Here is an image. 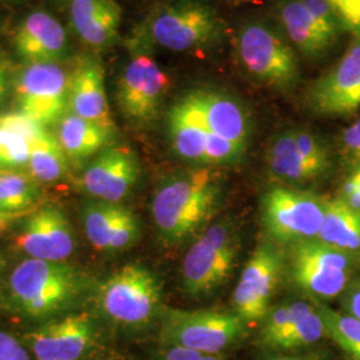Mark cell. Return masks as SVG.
I'll return each instance as SVG.
<instances>
[{"instance_id": "6da1fadb", "label": "cell", "mask_w": 360, "mask_h": 360, "mask_svg": "<svg viewBox=\"0 0 360 360\" xmlns=\"http://www.w3.org/2000/svg\"><path fill=\"white\" fill-rule=\"evenodd\" d=\"M221 196V181L211 168L175 174L155 191L153 218L167 245L190 239L214 217Z\"/></svg>"}, {"instance_id": "7a4b0ae2", "label": "cell", "mask_w": 360, "mask_h": 360, "mask_svg": "<svg viewBox=\"0 0 360 360\" xmlns=\"http://www.w3.org/2000/svg\"><path fill=\"white\" fill-rule=\"evenodd\" d=\"M80 290V275L62 262L28 259L10 278V294L19 311L44 318L68 304Z\"/></svg>"}, {"instance_id": "3957f363", "label": "cell", "mask_w": 360, "mask_h": 360, "mask_svg": "<svg viewBox=\"0 0 360 360\" xmlns=\"http://www.w3.org/2000/svg\"><path fill=\"white\" fill-rule=\"evenodd\" d=\"M247 323L235 311L165 309L160 335L168 346L219 354L239 342Z\"/></svg>"}, {"instance_id": "277c9868", "label": "cell", "mask_w": 360, "mask_h": 360, "mask_svg": "<svg viewBox=\"0 0 360 360\" xmlns=\"http://www.w3.org/2000/svg\"><path fill=\"white\" fill-rule=\"evenodd\" d=\"M239 248V236L230 221L221 220L207 229L181 263L186 294L199 297L214 292L230 278Z\"/></svg>"}, {"instance_id": "5b68a950", "label": "cell", "mask_w": 360, "mask_h": 360, "mask_svg": "<svg viewBox=\"0 0 360 360\" xmlns=\"http://www.w3.org/2000/svg\"><path fill=\"white\" fill-rule=\"evenodd\" d=\"M148 39L169 51H193L214 43L223 23L214 8L193 0L158 8L143 28Z\"/></svg>"}, {"instance_id": "8992f818", "label": "cell", "mask_w": 360, "mask_h": 360, "mask_svg": "<svg viewBox=\"0 0 360 360\" xmlns=\"http://www.w3.org/2000/svg\"><path fill=\"white\" fill-rule=\"evenodd\" d=\"M131 59L117 84V103L122 114L135 124L154 120L169 87V77L148 52L151 40L144 30L132 40Z\"/></svg>"}, {"instance_id": "52a82bcc", "label": "cell", "mask_w": 360, "mask_h": 360, "mask_svg": "<svg viewBox=\"0 0 360 360\" xmlns=\"http://www.w3.org/2000/svg\"><path fill=\"white\" fill-rule=\"evenodd\" d=\"M162 284L142 264L129 263L110 275L99 288V304L114 322L142 326L159 311Z\"/></svg>"}, {"instance_id": "ba28073f", "label": "cell", "mask_w": 360, "mask_h": 360, "mask_svg": "<svg viewBox=\"0 0 360 360\" xmlns=\"http://www.w3.org/2000/svg\"><path fill=\"white\" fill-rule=\"evenodd\" d=\"M324 203L318 195L288 187H274L262 200V219L271 238L284 245L318 239L324 220Z\"/></svg>"}, {"instance_id": "9c48e42d", "label": "cell", "mask_w": 360, "mask_h": 360, "mask_svg": "<svg viewBox=\"0 0 360 360\" xmlns=\"http://www.w3.org/2000/svg\"><path fill=\"white\" fill-rule=\"evenodd\" d=\"M238 53L252 77L276 90H291L299 79L295 52L269 27L259 23L243 27Z\"/></svg>"}, {"instance_id": "30bf717a", "label": "cell", "mask_w": 360, "mask_h": 360, "mask_svg": "<svg viewBox=\"0 0 360 360\" xmlns=\"http://www.w3.org/2000/svg\"><path fill=\"white\" fill-rule=\"evenodd\" d=\"M288 269L299 288L319 299H331L347 285L349 254L319 239L306 240L292 245Z\"/></svg>"}, {"instance_id": "8fae6325", "label": "cell", "mask_w": 360, "mask_h": 360, "mask_svg": "<svg viewBox=\"0 0 360 360\" xmlns=\"http://www.w3.org/2000/svg\"><path fill=\"white\" fill-rule=\"evenodd\" d=\"M13 90L19 111L44 127L67 114L70 79L60 65H27L15 77Z\"/></svg>"}, {"instance_id": "7c38bea8", "label": "cell", "mask_w": 360, "mask_h": 360, "mask_svg": "<svg viewBox=\"0 0 360 360\" xmlns=\"http://www.w3.org/2000/svg\"><path fill=\"white\" fill-rule=\"evenodd\" d=\"M284 269L283 255L270 243L257 245L245 264L232 295L233 311L245 323L269 314V304Z\"/></svg>"}, {"instance_id": "4fadbf2b", "label": "cell", "mask_w": 360, "mask_h": 360, "mask_svg": "<svg viewBox=\"0 0 360 360\" xmlns=\"http://www.w3.org/2000/svg\"><path fill=\"white\" fill-rule=\"evenodd\" d=\"M309 108L323 116H345L360 108V41L307 91Z\"/></svg>"}, {"instance_id": "5bb4252c", "label": "cell", "mask_w": 360, "mask_h": 360, "mask_svg": "<svg viewBox=\"0 0 360 360\" xmlns=\"http://www.w3.org/2000/svg\"><path fill=\"white\" fill-rule=\"evenodd\" d=\"M183 98L208 132L248 148L252 122L245 104L212 89H196Z\"/></svg>"}, {"instance_id": "9a60e30c", "label": "cell", "mask_w": 360, "mask_h": 360, "mask_svg": "<svg viewBox=\"0 0 360 360\" xmlns=\"http://www.w3.org/2000/svg\"><path fill=\"white\" fill-rule=\"evenodd\" d=\"M141 175L136 154L123 146L110 147L98 155L83 172L87 193L99 200L119 203L134 188Z\"/></svg>"}, {"instance_id": "2e32d148", "label": "cell", "mask_w": 360, "mask_h": 360, "mask_svg": "<svg viewBox=\"0 0 360 360\" xmlns=\"http://www.w3.org/2000/svg\"><path fill=\"white\" fill-rule=\"evenodd\" d=\"M16 247L32 259L63 262L75 247L70 220L60 208L43 207L27 219Z\"/></svg>"}, {"instance_id": "e0dca14e", "label": "cell", "mask_w": 360, "mask_h": 360, "mask_svg": "<svg viewBox=\"0 0 360 360\" xmlns=\"http://www.w3.org/2000/svg\"><path fill=\"white\" fill-rule=\"evenodd\" d=\"M94 328L86 314L47 323L30 335L38 360H77L92 343Z\"/></svg>"}, {"instance_id": "ac0fdd59", "label": "cell", "mask_w": 360, "mask_h": 360, "mask_svg": "<svg viewBox=\"0 0 360 360\" xmlns=\"http://www.w3.org/2000/svg\"><path fill=\"white\" fill-rule=\"evenodd\" d=\"M16 53L28 65L55 63L65 55L67 34L52 15L30 13L13 37Z\"/></svg>"}, {"instance_id": "d6986e66", "label": "cell", "mask_w": 360, "mask_h": 360, "mask_svg": "<svg viewBox=\"0 0 360 360\" xmlns=\"http://www.w3.org/2000/svg\"><path fill=\"white\" fill-rule=\"evenodd\" d=\"M71 112L115 132V123L104 89V70L95 59H84L70 79Z\"/></svg>"}, {"instance_id": "ffe728a7", "label": "cell", "mask_w": 360, "mask_h": 360, "mask_svg": "<svg viewBox=\"0 0 360 360\" xmlns=\"http://www.w3.org/2000/svg\"><path fill=\"white\" fill-rule=\"evenodd\" d=\"M71 20L80 39L92 47H104L117 35L122 10L115 0H71Z\"/></svg>"}, {"instance_id": "44dd1931", "label": "cell", "mask_w": 360, "mask_h": 360, "mask_svg": "<svg viewBox=\"0 0 360 360\" xmlns=\"http://www.w3.org/2000/svg\"><path fill=\"white\" fill-rule=\"evenodd\" d=\"M168 139L174 153L188 162L207 166V131L181 96L167 114Z\"/></svg>"}, {"instance_id": "7402d4cb", "label": "cell", "mask_w": 360, "mask_h": 360, "mask_svg": "<svg viewBox=\"0 0 360 360\" xmlns=\"http://www.w3.org/2000/svg\"><path fill=\"white\" fill-rule=\"evenodd\" d=\"M115 132L83 119L72 112L65 114L58 122V141L67 158L84 159L98 154L107 147Z\"/></svg>"}, {"instance_id": "603a6c76", "label": "cell", "mask_w": 360, "mask_h": 360, "mask_svg": "<svg viewBox=\"0 0 360 360\" xmlns=\"http://www.w3.org/2000/svg\"><path fill=\"white\" fill-rule=\"evenodd\" d=\"M318 239L339 251H360V211L340 199H326L324 220Z\"/></svg>"}, {"instance_id": "cb8c5ba5", "label": "cell", "mask_w": 360, "mask_h": 360, "mask_svg": "<svg viewBox=\"0 0 360 360\" xmlns=\"http://www.w3.org/2000/svg\"><path fill=\"white\" fill-rule=\"evenodd\" d=\"M281 22L296 49L307 56H319L333 46L300 0L284 3L281 8Z\"/></svg>"}, {"instance_id": "d4e9b609", "label": "cell", "mask_w": 360, "mask_h": 360, "mask_svg": "<svg viewBox=\"0 0 360 360\" xmlns=\"http://www.w3.org/2000/svg\"><path fill=\"white\" fill-rule=\"evenodd\" d=\"M271 174L284 183H304L318 178L296 148L294 129H287L274 138L269 150Z\"/></svg>"}, {"instance_id": "484cf974", "label": "cell", "mask_w": 360, "mask_h": 360, "mask_svg": "<svg viewBox=\"0 0 360 360\" xmlns=\"http://www.w3.org/2000/svg\"><path fill=\"white\" fill-rule=\"evenodd\" d=\"M28 166L31 176L38 181L53 183L62 179L67 172V155L58 136L46 129L31 143Z\"/></svg>"}, {"instance_id": "4316f807", "label": "cell", "mask_w": 360, "mask_h": 360, "mask_svg": "<svg viewBox=\"0 0 360 360\" xmlns=\"http://www.w3.org/2000/svg\"><path fill=\"white\" fill-rule=\"evenodd\" d=\"M35 179L15 168L0 169V211L26 212L35 203Z\"/></svg>"}, {"instance_id": "83f0119b", "label": "cell", "mask_w": 360, "mask_h": 360, "mask_svg": "<svg viewBox=\"0 0 360 360\" xmlns=\"http://www.w3.org/2000/svg\"><path fill=\"white\" fill-rule=\"evenodd\" d=\"M124 207L119 203L95 200L86 205L83 210V224L87 238L96 250L107 251L110 236L116 219Z\"/></svg>"}, {"instance_id": "f1b7e54d", "label": "cell", "mask_w": 360, "mask_h": 360, "mask_svg": "<svg viewBox=\"0 0 360 360\" xmlns=\"http://www.w3.org/2000/svg\"><path fill=\"white\" fill-rule=\"evenodd\" d=\"M316 311L322 318L326 333L352 360H360V321L340 314L326 304H318Z\"/></svg>"}, {"instance_id": "f546056e", "label": "cell", "mask_w": 360, "mask_h": 360, "mask_svg": "<svg viewBox=\"0 0 360 360\" xmlns=\"http://www.w3.org/2000/svg\"><path fill=\"white\" fill-rule=\"evenodd\" d=\"M314 309L306 302L284 303L276 309L269 311L264 318V324L260 331V345L269 348H276L299 319Z\"/></svg>"}, {"instance_id": "4dcf8cb0", "label": "cell", "mask_w": 360, "mask_h": 360, "mask_svg": "<svg viewBox=\"0 0 360 360\" xmlns=\"http://www.w3.org/2000/svg\"><path fill=\"white\" fill-rule=\"evenodd\" d=\"M326 327L316 309H312L302 319L294 324V327L284 335L275 349H295L306 347L316 343L323 335H326Z\"/></svg>"}, {"instance_id": "1f68e13d", "label": "cell", "mask_w": 360, "mask_h": 360, "mask_svg": "<svg viewBox=\"0 0 360 360\" xmlns=\"http://www.w3.org/2000/svg\"><path fill=\"white\" fill-rule=\"evenodd\" d=\"M294 139L303 160L318 175V178L327 172L331 166V155L324 143L314 134L303 129H294Z\"/></svg>"}, {"instance_id": "d6a6232c", "label": "cell", "mask_w": 360, "mask_h": 360, "mask_svg": "<svg viewBox=\"0 0 360 360\" xmlns=\"http://www.w3.org/2000/svg\"><path fill=\"white\" fill-rule=\"evenodd\" d=\"M31 143L11 129L0 127V167L19 168L28 165Z\"/></svg>"}, {"instance_id": "836d02e7", "label": "cell", "mask_w": 360, "mask_h": 360, "mask_svg": "<svg viewBox=\"0 0 360 360\" xmlns=\"http://www.w3.org/2000/svg\"><path fill=\"white\" fill-rule=\"evenodd\" d=\"M139 223L129 208H123L112 227L107 251H122L135 245L139 239Z\"/></svg>"}, {"instance_id": "e575fe53", "label": "cell", "mask_w": 360, "mask_h": 360, "mask_svg": "<svg viewBox=\"0 0 360 360\" xmlns=\"http://www.w3.org/2000/svg\"><path fill=\"white\" fill-rule=\"evenodd\" d=\"M300 1L309 10L314 22L316 23V26L319 27L323 35L334 44L342 26L330 3L327 0H300Z\"/></svg>"}, {"instance_id": "d590c367", "label": "cell", "mask_w": 360, "mask_h": 360, "mask_svg": "<svg viewBox=\"0 0 360 360\" xmlns=\"http://www.w3.org/2000/svg\"><path fill=\"white\" fill-rule=\"evenodd\" d=\"M0 127L11 129L13 132L26 138L30 143L38 139L39 136L46 131L44 126H41L37 120L25 115L20 111L0 114Z\"/></svg>"}, {"instance_id": "8d00e7d4", "label": "cell", "mask_w": 360, "mask_h": 360, "mask_svg": "<svg viewBox=\"0 0 360 360\" xmlns=\"http://www.w3.org/2000/svg\"><path fill=\"white\" fill-rule=\"evenodd\" d=\"M342 28L360 38V0H327Z\"/></svg>"}, {"instance_id": "74e56055", "label": "cell", "mask_w": 360, "mask_h": 360, "mask_svg": "<svg viewBox=\"0 0 360 360\" xmlns=\"http://www.w3.org/2000/svg\"><path fill=\"white\" fill-rule=\"evenodd\" d=\"M342 153L354 167L360 165V117L342 134Z\"/></svg>"}, {"instance_id": "f35d334b", "label": "cell", "mask_w": 360, "mask_h": 360, "mask_svg": "<svg viewBox=\"0 0 360 360\" xmlns=\"http://www.w3.org/2000/svg\"><path fill=\"white\" fill-rule=\"evenodd\" d=\"M160 360H223L218 354H206L195 349L168 346L160 355Z\"/></svg>"}, {"instance_id": "ab89813d", "label": "cell", "mask_w": 360, "mask_h": 360, "mask_svg": "<svg viewBox=\"0 0 360 360\" xmlns=\"http://www.w3.org/2000/svg\"><path fill=\"white\" fill-rule=\"evenodd\" d=\"M0 360H30L23 346L10 334L0 331Z\"/></svg>"}, {"instance_id": "60d3db41", "label": "cell", "mask_w": 360, "mask_h": 360, "mask_svg": "<svg viewBox=\"0 0 360 360\" xmlns=\"http://www.w3.org/2000/svg\"><path fill=\"white\" fill-rule=\"evenodd\" d=\"M343 304L347 309L348 315L356 318L360 321V287L358 284H355L354 287H351L347 291V294L343 299Z\"/></svg>"}, {"instance_id": "b9f144b4", "label": "cell", "mask_w": 360, "mask_h": 360, "mask_svg": "<svg viewBox=\"0 0 360 360\" xmlns=\"http://www.w3.org/2000/svg\"><path fill=\"white\" fill-rule=\"evenodd\" d=\"M10 86V65L7 59L0 53V105L6 101Z\"/></svg>"}, {"instance_id": "7bdbcfd3", "label": "cell", "mask_w": 360, "mask_h": 360, "mask_svg": "<svg viewBox=\"0 0 360 360\" xmlns=\"http://www.w3.org/2000/svg\"><path fill=\"white\" fill-rule=\"evenodd\" d=\"M27 214H28V211H26V212H6V211H0V233L6 231L16 220L23 218Z\"/></svg>"}, {"instance_id": "ee69618b", "label": "cell", "mask_w": 360, "mask_h": 360, "mask_svg": "<svg viewBox=\"0 0 360 360\" xmlns=\"http://www.w3.org/2000/svg\"><path fill=\"white\" fill-rule=\"evenodd\" d=\"M348 178L352 180V181L358 186V188H359L360 191V165L354 167V169L351 171V174H349V176H348Z\"/></svg>"}, {"instance_id": "f6af8a7d", "label": "cell", "mask_w": 360, "mask_h": 360, "mask_svg": "<svg viewBox=\"0 0 360 360\" xmlns=\"http://www.w3.org/2000/svg\"><path fill=\"white\" fill-rule=\"evenodd\" d=\"M4 264H6V263H4V259L0 255V272L4 269Z\"/></svg>"}, {"instance_id": "bcb514c9", "label": "cell", "mask_w": 360, "mask_h": 360, "mask_svg": "<svg viewBox=\"0 0 360 360\" xmlns=\"http://www.w3.org/2000/svg\"><path fill=\"white\" fill-rule=\"evenodd\" d=\"M276 360H311V359H304V358H283V359H276Z\"/></svg>"}, {"instance_id": "7dc6e473", "label": "cell", "mask_w": 360, "mask_h": 360, "mask_svg": "<svg viewBox=\"0 0 360 360\" xmlns=\"http://www.w3.org/2000/svg\"><path fill=\"white\" fill-rule=\"evenodd\" d=\"M356 284H358V285H359V287H360V281H358V283H356Z\"/></svg>"}]
</instances>
